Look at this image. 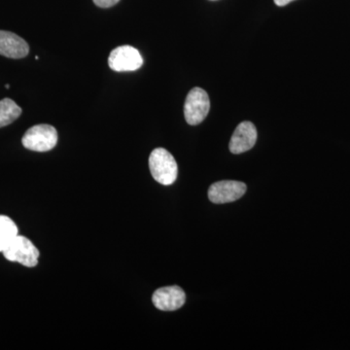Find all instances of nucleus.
<instances>
[{
	"mask_svg": "<svg viewBox=\"0 0 350 350\" xmlns=\"http://www.w3.org/2000/svg\"><path fill=\"white\" fill-rule=\"evenodd\" d=\"M152 176L163 185H172L178 175V167L174 156L163 148H156L149 157Z\"/></svg>",
	"mask_w": 350,
	"mask_h": 350,
	"instance_id": "obj_1",
	"label": "nucleus"
},
{
	"mask_svg": "<svg viewBox=\"0 0 350 350\" xmlns=\"http://www.w3.org/2000/svg\"><path fill=\"white\" fill-rule=\"evenodd\" d=\"M120 0H94V4L100 8H109L118 3Z\"/></svg>",
	"mask_w": 350,
	"mask_h": 350,
	"instance_id": "obj_12",
	"label": "nucleus"
},
{
	"mask_svg": "<svg viewBox=\"0 0 350 350\" xmlns=\"http://www.w3.org/2000/svg\"><path fill=\"white\" fill-rule=\"evenodd\" d=\"M2 253L8 261L20 262L27 268L38 264L39 250L25 237L18 236Z\"/></svg>",
	"mask_w": 350,
	"mask_h": 350,
	"instance_id": "obj_4",
	"label": "nucleus"
},
{
	"mask_svg": "<svg viewBox=\"0 0 350 350\" xmlns=\"http://www.w3.org/2000/svg\"><path fill=\"white\" fill-rule=\"evenodd\" d=\"M22 108L10 98L0 100V128L12 124L22 115Z\"/></svg>",
	"mask_w": 350,
	"mask_h": 350,
	"instance_id": "obj_11",
	"label": "nucleus"
},
{
	"mask_svg": "<svg viewBox=\"0 0 350 350\" xmlns=\"http://www.w3.org/2000/svg\"><path fill=\"white\" fill-rule=\"evenodd\" d=\"M257 142L256 126L245 121L237 126L232 133L229 148L232 154H241L250 150Z\"/></svg>",
	"mask_w": 350,
	"mask_h": 350,
	"instance_id": "obj_8",
	"label": "nucleus"
},
{
	"mask_svg": "<svg viewBox=\"0 0 350 350\" xmlns=\"http://www.w3.org/2000/svg\"><path fill=\"white\" fill-rule=\"evenodd\" d=\"M144 59L139 51L129 45L120 46L110 53L108 66L116 72L135 71L142 68Z\"/></svg>",
	"mask_w": 350,
	"mask_h": 350,
	"instance_id": "obj_5",
	"label": "nucleus"
},
{
	"mask_svg": "<svg viewBox=\"0 0 350 350\" xmlns=\"http://www.w3.org/2000/svg\"><path fill=\"white\" fill-rule=\"evenodd\" d=\"M152 301L158 310L163 312H174L183 306L186 301V295L179 286L160 288L154 292Z\"/></svg>",
	"mask_w": 350,
	"mask_h": 350,
	"instance_id": "obj_7",
	"label": "nucleus"
},
{
	"mask_svg": "<svg viewBox=\"0 0 350 350\" xmlns=\"http://www.w3.org/2000/svg\"><path fill=\"white\" fill-rule=\"evenodd\" d=\"M245 192L246 185L243 182L219 181L209 187L208 198L213 204H228L241 199Z\"/></svg>",
	"mask_w": 350,
	"mask_h": 350,
	"instance_id": "obj_6",
	"label": "nucleus"
},
{
	"mask_svg": "<svg viewBox=\"0 0 350 350\" xmlns=\"http://www.w3.org/2000/svg\"><path fill=\"white\" fill-rule=\"evenodd\" d=\"M18 236V228L12 219L0 215V252H3Z\"/></svg>",
	"mask_w": 350,
	"mask_h": 350,
	"instance_id": "obj_10",
	"label": "nucleus"
},
{
	"mask_svg": "<svg viewBox=\"0 0 350 350\" xmlns=\"http://www.w3.org/2000/svg\"><path fill=\"white\" fill-rule=\"evenodd\" d=\"M27 41L13 32L0 31V55L9 59H23L29 55Z\"/></svg>",
	"mask_w": 350,
	"mask_h": 350,
	"instance_id": "obj_9",
	"label": "nucleus"
},
{
	"mask_svg": "<svg viewBox=\"0 0 350 350\" xmlns=\"http://www.w3.org/2000/svg\"><path fill=\"white\" fill-rule=\"evenodd\" d=\"M294 1V0H275V3L278 6H285L289 4L290 2Z\"/></svg>",
	"mask_w": 350,
	"mask_h": 350,
	"instance_id": "obj_13",
	"label": "nucleus"
},
{
	"mask_svg": "<svg viewBox=\"0 0 350 350\" xmlns=\"http://www.w3.org/2000/svg\"><path fill=\"white\" fill-rule=\"evenodd\" d=\"M25 148L31 151L48 152L56 147L57 131L53 126L41 124L31 126L22 138Z\"/></svg>",
	"mask_w": 350,
	"mask_h": 350,
	"instance_id": "obj_2",
	"label": "nucleus"
},
{
	"mask_svg": "<svg viewBox=\"0 0 350 350\" xmlns=\"http://www.w3.org/2000/svg\"><path fill=\"white\" fill-rule=\"evenodd\" d=\"M211 109L208 94L202 88H193L184 105V116L191 126H197L206 118Z\"/></svg>",
	"mask_w": 350,
	"mask_h": 350,
	"instance_id": "obj_3",
	"label": "nucleus"
}]
</instances>
